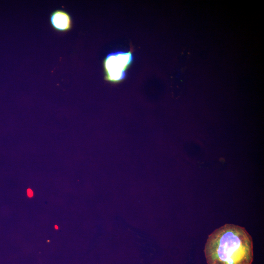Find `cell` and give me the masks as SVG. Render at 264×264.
I'll use <instances>...</instances> for the list:
<instances>
[{
  "label": "cell",
  "instance_id": "obj_1",
  "mask_svg": "<svg viewBox=\"0 0 264 264\" xmlns=\"http://www.w3.org/2000/svg\"><path fill=\"white\" fill-rule=\"evenodd\" d=\"M204 252L207 264H252V238L244 227L226 223L208 236Z\"/></svg>",
  "mask_w": 264,
  "mask_h": 264
},
{
  "label": "cell",
  "instance_id": "obj_2",
  "mask_svg": "<svg viewBox=\"0 0 264 264\" xmlns=\"http://www.w3.org/2000/svg\"><path fill=\"white\" fill-rule=\"evenodd\" d=\"M132 61L131 51H116L109 54L104 61L106 80L113 83L123 80L126 77V71Z\"/></svg>",
  "mask_w": 264,
  "mask_h": 264
},
{
  "label": "cell",
  "instance_id": "obj_3",
  "mask_svg": "<svg viewBox=\"0 0 264 264\" xmlns=\"http://www.w3.org/2000/svg\"><path fill=\"white\" fill-rule=\"evenodd\" d=\"M50 24L53 29L58 32L64 33L70 30L72 21L70 15L66 11L57 9L50 15Z\"/></svg>",
  "mask_w": 264,
  "mask_h": 264
},
{
  "label": "cell",
  "instance_id": "obj_4",
  "mask_svg": "<svg viewBox=\"0 0 264 264\" xmlns=\"http://www.w3.org/2000/svg\"><path fill=\"white\" fill-rule=\"evenodd\" d=\"M27 194L29 197H32L33 195V192L30 189H28L27 191Z\"/></svg>",
  "mask_w": 264,
  "mask_h": 264
}]
</instances>
